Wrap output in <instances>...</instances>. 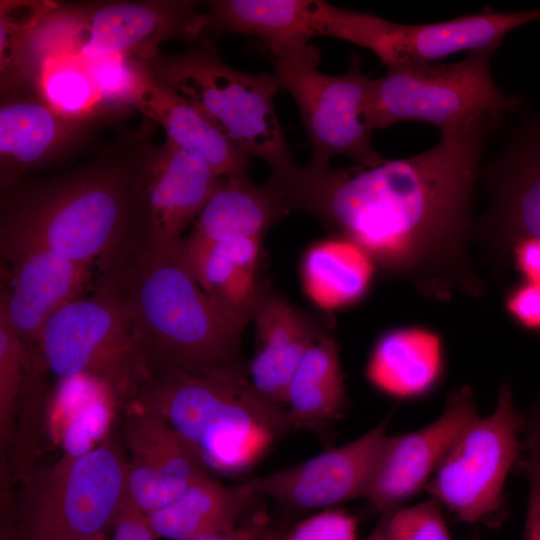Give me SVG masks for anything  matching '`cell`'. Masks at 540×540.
Instances as JSON below:
<instances>
[{"label":"cell","mask_w":540,"mask_h":540,"mask_svg":"<svg viewBox=\"0 0 540 540\" xmlns=\"http://www.w3.org/2000/svg\"><path fill=\"white\" fill-rule=\"evenodd\" d=\"M500 123L484 117L420 154L373 166L308 164L292 185L293 209L314 214L372 261L423 287L458 283L477 293L465 240L481 161Z\"/></svg>","instance_id":"obj_1"},{"label":"cell","mask_w":540,"mask_h":540,"mask_svg":"<svg viewBox=\"0 0 540 540\" xmlns=\"http://www.w3.org/2000/svg\"><path fill=\"white\" fill-rule=\"evenodd\" d=\"M141 136L49 178L1 193L0 250L40 247L96 268L118 270L141 245L136 173Z\"/></svg>","instance_id":"obj_2"},{"label":"cell","mask_w":540,"mask_h":540,"mask_svg":"<svg viewBox=\"0 0 540 540\" xmlns=\"http://www.w3.org/2000/svg\"><path fill=\"white\" fill-rule=\"evenodd\" d=\"M133 402L162 417L216 477L246 475L292 431L285 408L258 395L245 369L163 368Z\"/></svg>","instance_id":"obj_3"},{"label":"cell","mask_w":540,"mask_h":540,"mask_svg":"<svg viewBox=\"0 0 540 540\" xmlns=\"http://www.w3.org/2000/svg\"><path fill=\"white\" fill-rule=\"evenodd\" d=\"M110 275L133 310L151 375L168 367L246 369L240 343L249 318L216 304L178 249L167 254L138 249Z\"/></svg>","instance_id":"obj_4"},{"label":"cell","mask_w":540,"mask_h":540,"mask_svg":"<svg viewBox=\"0 0 540 540\" xmlns=\"http://www.w3.org/2000/svg\"><path fill=\"white\" fill-rule=\"evenodd\" d=\"M143 60V59H142ZM150 75L192 104L237 150L264 160L271 176L286 179L294 162L274 108V74H250L226 64L215 40L143 60Z\"/></svg>","instance_id":"obj_5"},{"label":"cell","mask_w":540,"mask_h":540,"mask_svg":"<svg viewBox=\"0 0 540 540\" xmlns=\"http://www.w3.org/2000/svg\"><path fill=\"white\" fill-rule=\"evenodd\" d=\"M37 357L59 378L95 381L122 409L151 377L133 310L112 275L50 317Z\"/></svg>","instance_id":"obj_6"},{"label":"cell","mask_w":540,"mask_h":540,"mask_svg":"<svg viewBox=\"0 0 540 540\" xmlns=\"http://www.w3.org/2000/svg\"><path fill=\"white\" fill-rule=\"evenodd\" d=\"M200 7L190 0L49 1L30 36V67L34 71L43 58L60 54L150 59L161 52L164 41L201 38L208 16Z\"/></svg>","instance_id":"obj_7"},{"label":"cell","mask_w":540,"mask_h":540,"mask_svg":"<svg viewBox=\"0 0 540 540\" xmlns=\"http://www.w3.org/2000/svg\"><path fill=\"white\" fill-rule=\"evenodd\" d=\"M128 461L109 434L81 456H63L20 480L15 507L18 540H83L105 534L128 495Z\"/></svg>","instance_id":"obj_8"},{"label":"cell","mask_w":540,"mask_h":540,"mask_svg":"<svg viewBox=\"0 0 540 540\" xmlns=\"http://www.w3.org/2000/svg\"><path fill=\"white\" fill-rule=\"evenodd\" d=\"M495 50L473 51L453 63L388 66L383 77L371 80L363 110L366 127L372 132L401 121H423L446 137L484 117L502 121L519 101L493 80Z\"/></svg>","instance_id":"obj_9"},{"label":"cell","mask_w":540,"mask_h":540,"mask_svg":"<svg viewBox=\"0 0 540 540\" xmlns=\"http://www.w3.org/2000/svg\"><path fill=\"white\" fill-rule=\"evenodd\" d=\"M267 53L280 89L290 93L297 104L313 151L310 165L327 166L337 155L360 166L385 160L373 148L371 131L364 123L372 79L361 71L357 54H352L345 73L333 76L318 70L321 54L311 43Z\"/></svg>","instance_id":"obj_10"},{"label":"cell","mask_w":540,"mask_h":540,"mask_svg":"<svg viewBox=\"0 0 540 540\" xmlns=\"http://www.w3.org/2000/svg\"><path fill=\"white\" fill-rule=\"evenodd\" d=\"M524 421L510 386L502 385L493 412L463 432L426 485L431 498L466 523L497 512L522 452Z\"/></svg>","instance_id":"obj_11"},{"label":"cell","mask_w":540,"mask_h":540,"mask_svg":"<svg viewBox=\"0 0 540 540\" xmlns=\"http://www.w3.org/2000/svg\"><path fill=\"white\" fill-rule=\"evenodd\" d=\"M220 179L207 162L167 138L160 145L146 140L136 173L139 250L155 254L177 250Z\"/></svg>","instance_id":"obj_12"},{"label":"cell","mask_w":540,"mask_h":540,"mask_svg":"<svg viewBox=\"0 0 540 540\" xmlns=\"http://www.w3.org/2000/svg\"><path fill=\"white\" fill-rule=\"evenodd\" d=\"M388 422L389 417L340 447L244 481L262 497L272 498L290 518L364 498Z\"/></svg>","instance_id":"obj_13"},{"label":"cell","mask_w":540,"mask_h":540,"mask_svg":"<svg viewBox=\"0 0 540 540\" xmlns=\"http://www.w3.org/2000/svg\"><path fill=\"white\" fill-rule=\"evenodd\" d=\"M469 387L450 393L443 412L413 432L387 436L376 458L364 498L382 515L426 487L445 456L478 418Z\"/></svg>","instance_id":"obj_14"},{"label":"cell","mask_w":540,"mask_h":540,"mask_svg":"<svg viewBox=\"0 0 540 540\" xmlns=\"http://www.w3.org/2000/svg\"><path fill=\"white\" fill-rule=\"evenodd\" d=\"M122 410L119 438L128 461V496L145 512L174 502L211 474L162 417L134 402Z\"/></svg>","instance_id":"obj_15"},{"label":"cell","mask_w":540,"mask_h":540,"mask_svg":"<svg viewBox=\"0 0 540 540\" xmlns=\"http://www.w3.org/2000/svg\"><path fill=\"white\" fill-rule=\"evenodd\" d=\"M10 265L8 287L0 303L31 352L37 357L42 330L60 308L94 289L101 275L96 268L40 247L1 251Z\"/></svg>","instance_id":"obj_16"},{"label":"cell","mask_w":540,"mask_h":540,"mask_svg":"<svg viewBox=\"0 0 540 540\" xmlns=\"http://www.w3.org/2000/svg\"><path fill=\"white\" fill-rule=\"evenodd\" d=\"M540 20V8L472 15L430 24H399L373 15L364 48L388 66L433 63L452 54L496 48L513 29Z\"/></svg>","instance_id":"obj_17"},{"label":"cell","mask_w":540,"mask_h":540,"mask_svg":"<svg viewBox=\"0 0 540 540\" xmlns=\"http://www.w3.org/2000/svg\"><path fill=\"white\" fill-rule=\"evenodd\" d=\"M102 120L65 117L34 92L1 98V193L30 170L44 168L81 146Z\"/></svg>","instance_id":"obj_18"},{"label":"cell","mask_w":540,"mask_h":540,"mask_svg":"<svg viewBox=\"0 0 540 540\" xmlns=\"http://www.w3.org/2000/svg\"><path fill=\"white\" fill-rule=\"evenodd\" d=\"M486 222L511 244L540 238V120L529 117L490 163Z\"/></svg>","instance_id":"obj_19"},{"label":"cell","mask_w":540,"mask_h":540,"mask_svg":"<svg viewBox=\"0 0 540 540\" xmlns=\"http://www.w3.org/2000/svg\"><path fill=\"white\" fill-rule=\"evenodd\" d=\"M256 348L247 365V378L265 400L284 406L288 384L308 348L322 335L283 298L258 297L251 316Z\"/></svg>","instance_id":"obj_20"},{"label":"cell","mask_w":540,"mask_h":540,"mask_svg":"<svg viewBox=\"0 0 540 540\" xmlns=\"http://www.w3.org/2000/svg\"><path fill=\"white\" fill-rule=\"evenodd\" d=\"M261 497L244 480L227 485L208 474L174 502L148 513V518L157 537L191 540L237 528Z\"/></svg>","instance_id":"obj_21"},{"label":"cell","mask_w":540,"mask_h":540,"mask_svg":"<svg viewBox=\"0 0 540 540\" xmlns=\"http://www.w3.org/2000/svg\"><path fill=\"white\" fill-rule=\"evenodd\" d=\"M289 212L283 192L271 178L263 186H256L247 176L225 177L220 179L187 235L211 242L261 238Z\"/></svg>","instance_id":"obj_22"},{"label":"cell","mask_w":540,"mask_h":540,"mask_svg":"<svg viewBox=\"0 0 540 540\" xmlns=\"http://www.w3.org/2000/svg\"><path fill=\"white\" fill-rule=\"evenodd\" d=\"M260 239L211 242L186 235L178 252L216 304L250 318L260 295L255 282Z\"/></svg>","instance_id":"obj_23"},{"label":"cell","mask_w":540,"mask_h":540,"mask_svg":"<svg viewBox=\"0 0 540 540\" xmlns=\"http://www.w3.org/2000/svg\"><path fill=\"white\" fill-rule=\"evenodd\" d=\"M135 109L161 126L168 140L207 162L219 177L247 176L249 158L192 104L151 75Z\"/></svg>","instance_id":"obj_24"},{"label":"cell","mask_w":540,"mask_h":540,"mask_svg":"<svg viewBox=\"0 0 540 540\" xmlns=\"http://www.w3.org/2000/svg\"><path fill=\"white\" fill-rule=\"evenodd\" d=\"M286 415L293 430L325 435L348 407L337 342L321 335L306 351L286 390Z\"/></svg>","instance_id":"obj_25"},{"label":"cell","mask_w":540,"mask_h":540,"mask_svg":"<svg viewBox=\"0 0 540 540\" xmlns=\"http://www.w3.org/2000/svg\"><path fill=\"white\" fill-rule=\"evenodd\" d=\"M442 370L439 337L410 328L385 334L375 345L366 367L368 381L382 393L411 399L428 392Z\"/></svg>","instance_id":"obj_26"},{"label":"cell","mask_w":540,"mask_h":540,"mask_svg":"<svg viewBox=\"0 0 540 540\" xmlns=\"http://www.w3.org/2000/svg\"><path fill=\"white\" fill-rule=\"evenodd\" d=\"M370 257L346 239L316 243L302 262V283L309 299L324 310H334L357 301L373 274Z\"/></svg>","instance_id":"obj_27"},{"label":"cell","mask_w":540,"mask_h":540,"mask_svg":"<svg viewBox=\"0 0 540 540\" xmlns=\"http://www.w3.org/2000/svg\"><path fill=\"white\" fill-rule=\"evenodd\" d=\"M33 92L57 113L72 119L108 120L118 116L101 99L81 57L43 58L33 75Z\"/></svg>","instance_id":"obj_28"},{"label":"cell","mask_w":540,"mask_h":540,"mask_svg":"<svg viewBox=\"0 0 540 540\" xmlns=\"http://www.w3.org/2000/svg\"><path fill=\"white\" fill-rule=\"evenodd\" d=\"M36 359L0 303V443L4 455L14 452L18 420L33 380Z\"/></svg>","instance_id":"obj_29"},{"label":"cell","mask_w":540,"mask_h":540,"mask_svg":"<svg viewBox=\"0 0 540 540\" xmlns=\"http://www.w3.org/2000/svg\"><path fill=\"white\" fill-rule=\"evenodd\" d=\"M0 3V91L1 98H6L31 92L27 78L29 39L49 1Z\"/></svg>","instance_id":"obj_30"},{"label":"cell","mask_w":540,"mask_h":540,"mask_svg":"<svg viewBox=\"0 0 540 540\" xmlns=\"http://www.w3.org/2000/svg\"><path fill=\"white\" fill-rule=\"evenodd\" d=\"M82 59L101 99L110 110L120 115L136 108L150 79L142 59L117 53Z\"/></svg>","instance_id":"obj_31"},{"label":"cell","mask_w":540,"mask_h":540,"mask_svg":"<svg viewBox=\"0 0 540 540\" xmlns=\"http://www.w3.org/2000/svg\"><path fill=\"white\" fill-rule=\"evenodd\" d=\"M441 507L430 498L382 514L385 540H451Z\"/></svg>","instance_id":"obj_32"},{"label":"cell","mask_w":540,"mask_h":540,"mask_svg":"<svg viewBox=\"0 0 540 540\" xmlns=\"http://www.w3.org/2000/svg\"><path fill=\"white\" fill-rule=\"evenodd\" d=\"M357 519L338 508L319 510L295 521L284 530L272 532V540H358Z\"/></svg>","instance_id":"obj_33"},{"label":"cell","mask_w":540,"mask_h":540,"mask_svg":"<svg viewBox=\"0 0 540 540\" xmlns=\"http://www.w3.org/2000/svg\"><path fill=\"white\" fill-rule=\"evenodd\" d=\"M112 540H155L148 513L128 495L112 524Z\"/></svg>","instance_id":"obj_34"},{"label":"cell","mask_w":540,"mask_h":540,"mask_svg":"<svg viewBox=\"0 0 540 540\" xmlns=\"http://www.w3.org/2000/svg\"><path fill=\"white\" fill-rule=\"evenodd\" d=\"M507 309L521 326L540 332V284L527 281L515 288L507 299Z\"/></svg>","instance_id":"obj_35"},{"label":"cell","mask_w":540,"mask_h":540,"mask_svg":"<svg viewBox=\"0 0 540 540\" xmlns=\"http://www.w3.org/2000/svg\"><path fill=\"white\" fill-rule=\"evenodd\" d=\"M515 467L528 482L524 540H540V468L520 459Z\"/></svg>","instance_id":"obj_36"},{"label":"cell","mask_w":540,"mask_h":540,"mask_svg":"<svg viewBox=\"0 0 540 540\" xmlns=\"http://www.w3.org/2000/svg\"><path fill=\"white\" fill-rule=\"evenodd\" d=\"M524 418L522 452L518 459L540 468V397Z\"/></svg>","instance_id":"obj_37"},{"label":"cell","mask_w":540,"mask_h":540,"mask_svg":"<svg viewBox=\"0 0 540 540\" xmlns=\"http://www.w3.org/2000/svg\"><path fill=\"white\" fill-rule=\"evenodd\" d=\"M514 257L527 281L540 284V238L519 240L514 246Z\"/></svg>","instance_id":"obj_38"},{"label":"cell","mask_w":540,"mask_h":540,"mask_svg":"<svg viewBox=\"0 0 540 540\" xmlns=\"http://www.w3.org/2000/svg\"><path fill=\"white\" fill-rule=\"evenodd\" d=\"M272 534L269 524L265 520L247 522L237 528L217 534L198 537L191 540H265Z\"/></svg>","instance_id":"obj_39"},{"label":"cell","mask_w":540,"mask_h":540,"mask_svg":"<svg viewBox=\"0 0 540 540\" xmlns=\"http://www.w3.org/2000/svg\"><path fill=\"white\" fill-rule=\"evenodd\" d=\"M365 540H385L384 537V528H383V521L380 518L379 522L373 529V531L369 534V536Z\"/></svg>","instance_id":"obj_40"}]
</instances>
